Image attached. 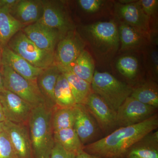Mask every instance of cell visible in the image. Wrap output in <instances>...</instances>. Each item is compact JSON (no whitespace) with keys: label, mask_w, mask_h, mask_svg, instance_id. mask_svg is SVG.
<instances>
[{"label":"cell","mask_w":158,"mask_h":158,"mask_svg":"<svg viewBox=\"0 0 158 158\" xmlns=\"http://www.w3.org/2000/svg\"><path fill=\"white\" fill-rule=\"evenodd\" d=\"M144 13L151 19L156 14L158 10V0H141L138 1Z\"/></svg>","instance_id":"31"},{"label":"cell","mask_w":158,"mask_h":158,"mask_svg":"<svg viewBox=\"0 0 158 158\" xmlns=\"http://www.w3.org/2000/svg\"><path fill=\"white\" fill-rule=\"evenodd\" d=\"M2 65H8L21 76L35 82H37V77L44 69L33 66L7 45L3 47Z\"/></svg>","instance_id":"17"},{"label":"cell","mask_w":158,"mask_h":158,"mask_svg":"<svg viewBox=\"0 0 158 158\" xmlns=\"http://www.w3.org/2000/svg\"><path fill=\"white\" fill-rule=\"evenodd\" d=\"M85 46L86 43L76 29L63 36L55 52V63L61 72L69 70Z\"/></svg>","instance_id":"7"},{"label":"cell","mask_w":158,"mask_h":158,"mask_svg":"<svg viewBox=\"0 0 158 158\" xmlns=\"http://www.w3.org/2000/svg\"><path fill=\"white\" fill-rule=\"evenodd\" d=\"M22 31L39 48L54 54L58 42L64 36L39 22L26 26Z\"/></svg>","instance_id":"12"},{"label":"cell","mask_w":158,"mask_h":158,"mask_svg":"<svg viewBox=\"0 0 158 158\" xmlns=\"http://www.w3.org/2000/svg\"><path fill=\"white\" fill-rule=\"evenodd\" d=\"M42 1L43 11L38 22L57 30L63 35L76 29L64 2L55 0Z\"/></svg>","instance_id":"8"},{"label":"cell","mask_w":158,"mask_h":158,"mask_svg":"<svg viewBox=\"0 0 158 158\" xmlns=\"http://www.w3.org/2000/svg\"><path fill=\"white\" fill-rule=\"evenodd\" d=\"M52 110L42 104L33 108L27 122L34 158H50L55 145Z\"/></svg>","instance_id":"2"},{"label":"cell","mask_w":158,"mask_h":158,"mask_svg":"<svg viewBox=\"0 0 158 158\" xmlns=\"http://www.w3.org/2000/svg\"><path fill=\"white\" fill-rule=\"evenodd\" d=\"M0 158H16L9 137L4 131L0 132Z\"/></svg>","instance_id":"29"},{"label":"cell","mask_w":158,"mask_h":158,"mask_svg":"<svg viewBox=\"0 0 158 158\" xmlns=\"http://www.w3.org/2000/svg\"><path fill=\"white\" fill-rule=\"evenodd\" d=\"M5 90V87H4V81H3V78L2 74V72L0 71V93L2 92Z\"/></svg>","instance_id":"37"},{"label":"cell","mask_w":158,"mask_h":158,"mask_svg":"<svg viewBox=\"0 0 158 158\" xmlns=\"http://www.w3.org/2000/svg\"><path fill=\"white\" fill-rule=\"evenodd\" d=\"M157 109L129 96L116 111L118 127L130 126L144 121L156 114Z\"/></svg>","instance_id":"9"},{"label":"cell","mask_w":158,"mask_h":158,"mask_svg":"<svg viewBox=\"0 0 158 158\" xmlns=\"http://www.w3.org/2000/svg\"><path fill=\"white\" fill-rule=\"evenodd\" d=\"M149 68L155 77L158 73V54L157 50L152 51L149 54Z\"/></svg>","instance_id":"33"},{"label":"cell","mask_w":158,"mask_h":158,"mask_svg":"<svg viewBox=\"0 0 158 158\" xmlns=\"http://www.w3.org/2000/svg\"><path fill=\"white\" fill-rule=\"evenodd\" d=\"M75 109L76 116L73 128L85 146L90 144L96 138L100 128L85 105L76 104Z\"/></svg>","instance_id":"15"},{"label":"cell","mask_w":158,"mask_h":158,"mask_svg":"<svg viewBox=\"0 0 158 158\" xmlns=\"http://www.w3.org/2000/svg\"><path fill=\"white\" fill-rule=\"evenodd\" d=\"M61 73L56 64L43 69L37 79V87L46 106L53 110L56 106L54 90L58 77Z\"/></svg>","instance_id":"18"},{"label":"cell","mask_w":158,"mask_h":158,"mask_svg":"<svg viewBox=\"0 0 158 158\" xmlns=\"http://www.w3.org/2000/svg\"><path fill=\"white\" fill-rule=\"evenodd\" d=\"M10 14L8 9H0V43L4 46L24 27Z\"/></svg>","instance_id":"21"},{"label":"cell","mask_w":158,"mask_h":158,"mask_svg":"<svg viewBox=\"0 0 158 158\" xmlns=\"http://www.w3.org/2000/svg\"><path fill=\"white\" fill-rule=\"evenodd\" d=\"M0 102L6 120L27 124L34 107L19 96L5 89L0 93Z\"/></svg>","instance_id":"10"},{"label":"cell","mask_w":158,"mask_h":158,"mask_svg":"<svg viewBox=\"0 0 158 158\" xmlns=\"http://www.w3.org/2000/svg\"><path fill=\"white\" fill-rule=\"evenodd\" d=\"M158 127L157 114L140 123L119 127L90 144L85 145L86 152L103 158H123L134 144Z\"/></svg>","instance_id":"1"},{"label":"cell","mask_w":158,"mask_h":158,"mask_svg":"<svg viewBox=\"0 0 158 158\" xmlns=\"http://www.w3.org/2000/svg\"><path fill=\"white\" fill-rule=\"evenodd\" d=\"M54 96L57 106L71 107L76 105L68 81L62 73L58 77Z\"/></svg>","instance_id":"27"},{"label":"cell","mask_w":158,"mask_h":158,"mask_svg":"<svg viewBox=\"0 0 158 158\" xmlns=\"http://www.w3.org/2000/svg\"><path fill=\"white\" fill-rule=\"evenodd\" d=\"M116 67L121 74L128 79L135 77L139 70L138 59L133 56H124L118 59Z\"/></svg>","instance_id":"28"},{"label":"cell","mask_w":158,"mask_h":158,"mask_svg":"<svg viewBox=\"0 0 158 158\" xmlns=\"http://www.w3.org/2000/svg\"><path fill=\"white\" fill-rule=\"evenodd\" d=\"M116 13L117 17L121 20V23L135 28L151 37V19L144 13L138 1L117 4Z\"/></svg>","instance_id":"14"},{"label":"cell","mask_w":158,"mask_h":158,"mask_svg":"<svg viewBox=\"0 0 158 158\" xmlns=\"http://www.w3.org/2000/svg\"><path fill=\"white\" fill-rule=\"evenodd\" d=\"M6 118H5L4 115V112H3L2 106L0 102V123L4 122L6 121Z\"/></svg>","instance_id":"36"},{"label":"cell","mask_w":158,"mask_h":158,"mask_svg":"<svg viewBox=\"0 0 158 158\" xmlns=\"http://www.w3.org/2000/svg\"><path fill=\"white\" fill-rule=\"evenodd\" d=\"M61 73L68 81L76 104L85 105L88 97L93 92L91 84L80 78L70 71Z\"/></svg>","instance_id":"22"},{"label":"cell","mask_w":158,"mask_h":158,"mask_svg":"<svg viewBox=\"0 0 158 158\" xmlns=\"http://www.w3.org/2000/svg\"><path fill=\"white\" fill-rule=\"evenodd\" d=\"M75 106L71 107H60L56 106L52 110V124L54 133L73 128L76 116Z\"/></svg>","instance_id":"26"},{"label":"cell","mask_w":158,"mask_h":158,"mask_svg":"<svg viewBox=\"0 0 158 158\" xmlns=\"http://www.w3.org/2000/svg\"><path fill=\"white\" fill-rule=\"evenodd\" d=\"M84 36L96 56L108 59L115 55L120 45L118 27L114 22H98L83 27Z\"/></svg>","instance_id":"3"},{"label":"cell","mask_w":158,"mask_h":158,"mask_svg":"<svg viewBox=\"0 0 158 158\" xmlns=\"http://www.w3.org/2000/svg\"><path fill=\"white\" fill-rule=\"evenodd\" d=\"M76 154L64 149L60 144L55 143L50 158H75Z\"/></svg>","instance_id":"32"},{"label":"cell","mask_w":158,"mask_h":158,"mask_svg":"<svg viewBox=\"0 0 158 158\" xmlns=\"http://www.w3.org/2000/svg\"><path fill=\"white\" fill-rule=\"evenodd\" d=\"M77 3L79 7L88 13H96L104 6L105 1L102 0H79Z\"/></svg>","instance_id":"30"},{"label":"cell","mask_w":158,"mask_h":158,"mask_svg":"<svg viewBox=\"0 0 158 158\" xmlns=\"http://www.w3.org/2000/svg\"><path fill=\"white\" fill-rule=\"evenodd\" d=\"M55 143L60 144L67 151L77 154L84 149V145L73 128L65 129L54 133Z\"/></svg>","instance_id":"25"},{"label":"cell","mask_w":158,"mask_h":158,"mask_svg":"<svg viewBox=\"0 0 158 158\" xmlns=\"http://www.w3.org/2000/svg\"><path fill=\"white\" fill-rule=\"evenodd\" d=\"M130 96L144 104L157 109L158 108V85L155 82H145L132 89Z\"/></svg>","instance_id":"24"},{"label":"cell","mask_w":158,"mask_h":158,"mask_svg":"<svg viewBox=\"0 0 158 158\" xmlns=\"http://www.w3.org/2000/svg\"><path fill=\"white\" fill-rule=\"evenodd\" d=\"M19 0H0V9L10 10Z\"/></svg>","instance_id":"34"},{"label":"cell","mask_w":158,"mask_h":158,"mask_svg":"<svg viewBox=\"0 0 158 158\" xmlns=\"http://www.w3.org/2000/svg\"><path fill=\"white\" fill-rule=\"evenodd\" d=\"M94 93L101 98L116 112L128 97L133 88L107 72L94 71L91 83Z\"/></svg>","instance_id":"4"},{"label":"cell","mask_w":158,"mask_h":158,"mask_svg":"<svg viewBox=\"0 0 158 158\" xmlns=\"http://www.w3.org/2000/svg\"><path fill=\"white\" fill-rule=\"evenodd\" d=\"M4 131V122L0 123V132Z\"/></svg>","instance_id":"39"},{"label":"cell","mask_w":158,"mask_h":158,"mask_svg":"<svg viewBox=\"0 0 158 158\" xmlns=\"http://www.w3.org/2000/svg\"><path fill=\"white\" fill-rule=\"evenodd\" d=\"M94 68V62L92 56L88 51L85 49L68 71L91 84Z\"/></svg>","instance_id":"23"},{"label":"cell","mask_w":158,"mask_h":158,"mask_svg":"<svg viewBox=\"0 0 158 158\" xmlns=\"http://www.w3.org/2000/svg\"><path fill=\"white\" fill-rule=\"evenodd\" d=\"M7 45L34 67L44 69L55 64V54L39 48L22 30L10 39Z\"/></svg>","instance_id":"5"},{"label":"cell","mask_w":158,"mask_h":158,"mask_svg":"<svg viewBox=\"0 0 158 158\" xmlns=\"http://www.w3.org/2000/svg\"><path fill=\"white\" fill-rule=\"evenodd\" d=\"M43 11L42 0H19L9 10L10 14L25 27L38 22Z\"/></svg>","instance_id":"16"},{"label":"cell","mask_w":158,"mask_h":158,"mask_svg":"<svg viewBox=\"0 0 158 158\" xmlns=\"http://www.w3.org/2000/svg\"><path fill=\"white\" fill-rule=\"evenodd\" d=\"M1 71L6 90L15 94L34 107L45 104L37 82L24 78L7 65H2Z\"/></svg>","instance_id":"6"},{"label":"cell","mask_w":158,"mask_h":158,"mask_svg":"<svg viewBox=\"0 0 158 158\" xmlns=\"http://www.w3.org/2000/svg\"><path fill=\"white\" fill-rule=\"evenodd\" d=\"M84 105L103 132H112L117 127L116 112L96 94H90Z\"/></svg>","instance_id":"11"},{"label":"cell","mask_w":158,"mask_h":158,"mask_svg":"<svg viewBox=\"0 0 158 158\" xmlns=\"http://www.w3.org/2000/svg\"><path fill=\"white\" fill-rule=\"evenodd\" d=\"M120 50L138 49L149 45L152 42L149 35L124 23L118 27Z\"/></svg>","instance_id":"19"},{"label":"cell","mask_w":158,"mask_h":158,"mask_svg":"<svg viewBox=\"0 0 158 158\" xmlns=\"http://www.w3.org/2000/svg\"><path fill=\"white\" fill-rule=\"evenodd\" d=\"M75 158H103L97 156L92 155L86 152L84 150L80 151L76 156Z\"/></svg>","instance_id":"35"},{"label":"cell","mask_w":158,"mask_h":158,"mask_svg":"<svg viewBox=\"0 0 158 158\" xmlns=\"http://www.w3.org/2000/svg\"><path fill=\"white\" fill-rule=\"evenodd\" d=\"M4 131L9 137L16 158H34L27 124L6 120Z\"/></svg>","instance_id":"13"},{"label":"cell","mask_w":158,"mask_h":158,"mask_svg":"<svg viewBox=\"0 0 158 158\" xmlns=\"http://www.w3.org/2000/svg\"><path fill=\"white\" fill-rule=\"evenodd\" d=\"M123 158H139L138 157H136L133 156H126L124 157Z\"/></svg>","instance_id":"40"},{"label":"cell","mask_w":158,"mask_h":158,"mask_svg":"<svg viewBox=\"0 0 158 158\" xmlns=\"http://www.w3.org/2000/svg\"><path fill=\"white\" fill-rule=\"evenodd\" d=\"M153 131L147 134L134 144L128 151L125 156L158 158V131Z\"/></svg>","instance_id":"20"},{"label":"cell","mask_w":158,"mask_h":158,"mask_svg":"<svg viewBox=\"0 0 158 158\" xmlns=\"http://www.w3.org/2000/svg\"><path fill=\"white\" fill-rule=\"evenodd\" d=\"M3 46L0 43V71L2 69V54Z\"/></svg>","instance_id":"38"}]
</instances>
